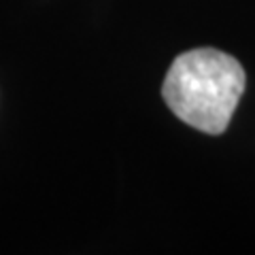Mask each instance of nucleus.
I'll return each mask as SVG.
<instances>
[{"mask_svg": "<svg viewBox=\"0 0 255 255\" xmlns=\"http://www.w3.org/2000/svg\"><path fill=\"white\" fill-rule=\"evenodd\" d=\"M247 85L243 64L226 51L200 47L168 68L162 98L181 122L204 134H223Z\"/></svg>", "mask_w": 255, "mask_h": 255, "instance_id": "1", "label": "nucleus"}]
</instances>
